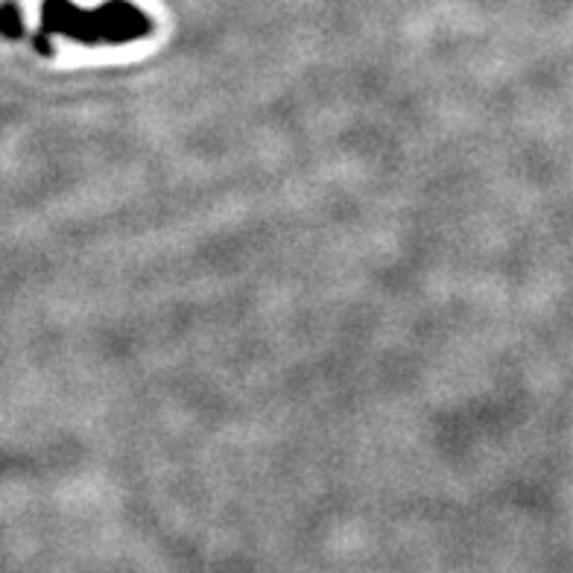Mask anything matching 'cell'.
I'll return each mask as SVG.
<instances>
[{
  "label": "cell",
  "instance_id": "cell-1",
  "mask_svg": "<svg viewBox=\"0 0 573 573\" xmlns=\"http://www.w3.org/2000/svg\"><path fill=\"white\" fill-rule=\"evenodd\" d=\"M0 26H3V33H18V9L12 3L0 9Z\"/></svg>",
  "mask_w": 573,
  "mask_h": 573
}]
</instances>
